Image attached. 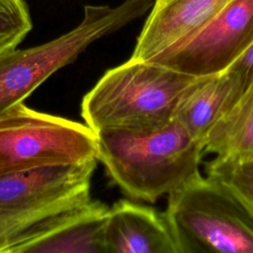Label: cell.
I'll use <instances>...</instances> for the list:
<instances>
[{
	"mask_svg": "<svg viewBox=\"0 0 253 253\" xmlns=\"http://www.w3.org/2000/svg\"><path fill=\"white\" fill-rule=\"evenodd\" d=\"M97 158L125 195L148 203L201 174L202 143L176 121L151 128H104L95 132Z\"/></svg>",
	"mask_w": 253,
	"mask_h": 253,
	"instance_id": "obj_1",
	"label": "cell"
},
{
	"mask_svg": "<svg viewBox=\"0 0 253 253\" xmlns=\"http://www.w3.org/2000/svg\"><path fill=\"white\" fill-rule=\"evenodd\" d=\"M191 76L152 61L111 68L83 97L81 116L94 132L104 128H151L172 121Z\"/></svg>",
	"mask_w": 253,
	"mask_h": 253,
	"instance_id": "obj_2",
	"label": "cell"
},
{
	"mask_svg": "<svg viewBox=\"0 0 253 253\" xmlns=\"http://www.w3.org/2000/svg\"><path fill=\"white\" fill-rule=\"evenodd\" d=\"M163 214L178 253H253V211L208 175L169 194Z\"/></svg>",
	"mask_w": 253,
	"mask_h": 253,
	"instance_id": "obj_3",
	"label": "cell"
},
{
	"mask_svg": "<svg viewBox=\"0 0 253 253\" xmlns=\"http://www.w3.org/2000/svg\"><path fill=\"white\" fill-rule=\"evenodd\" d=\"M154 2L125 0L115 7L86 4L82 21L71 31L34 47L0 53V114L24 102L51 74L73 62L93 42L143 16Z\"/></svg>",
	"mask_w": 253,
	"mask_h": 253,
	"instance_id": "obj_4",
	"label": "cell"
},
{
	"mask_svg": "<svg viewBox=\"0 0 253 253\" xmlns=\"http://www.w3.org/2000/svg\"><path fill=\"white\" fill-rule=\"evenodd\" d=\"M95 158L96 133L87 125L38 112L24 102L0 114V176Z\"/></svg>",
	"mask_w": 253,
	"mask_h": 253,
	"instance_id": "obj_5",
	"label": "cell"
},
{
	"mask_svg": "<svg viewBox=\"0 0 253 253\" xmlns=\"http://www.w3.org/2000/svg\"><path fill=\"white\" fill-rule=\"evenodd\" d=\"M97 161L0 176V248L45 218L89 201Z\"/></svg>",
	"mask_w": 253,
	"mask_h": 253,
	"instance_id": "obj_6",
	"label": "cell"
},
{
	"mask_svg": "<svg viewBox=\"0 0 253 253\" xmlns=\"http://www.w3.org/2000/svg\"><path fill=\"white\" fill-rule=\"evenodd\" d=\"M253 42V0H230L205 26L146 61L201 77L221 72Z\"/></svg>",
	"mask_w": 253,
	"mask_h": 253,
	"instance_id": "obj_7",
	"label": "cell"
},
{
	"mask_svg": "<svg viewBox=\"0 0 253 253\" xmlns=\"http://www.w3.org/2000/svg\"><path fill=\"white\" fill-rule=\"evenodd\" d=\"M109 207L97 200L37 223L0 248V253H106L104 230Z\"/></svg>",
	"mask_w": 253,
	"mask_h": 253,
	"instance_id": "obj_8",
	"label": "cell"
},
{
	"mask_svg": "<svg viewBox=\"0 0 253 253\" xmlns=\"http://www.w3.org/2000/svg\"><path fill=\"white\" fill-rule=\"evenodd\" d=\"M230 0H155L130 56L146 61L205 26Z\"/></svg>",
	"mask_w": 253,
	"mask_h": 253,
	"instance_id": "obj_9",
	"label": "cell"
},
{
	"mask_svg": "<svg viewBox=\"0 0 253 253\" xmlns=\"http://www.w3.org/2000/svg\"><path fill=\"white\" fill-rule=\"evenodd\" d=\"M104 244L106 253H178L164 214L128 200L109 208Z\"/></svg>",
	"mask_w": 253,
	"mask_h": 253,
	"instance_id": "obj_10",
	"label": "cell"
},
{
	"mask_svg": "<svg viewBox=\"0 0 253 253\" xmlns=\"http://www.w3.org/2000/svg\"><path fill=\"white\" fill-rule=\"evenodd\" d=\"M244 84L229 69L196 77L181 94L172 120L202 143L215 123L240 97Z\"/></svg>",
	"mask_w": 253,
	"mask_h": 253,
	"instance_id": "obj_11",
	"label": "cell"
},
{
	"mask_svg": "<svg viewBox=\"0 0 253 253\" xmlns=\"http://www.w3.org/2000/svg\"><path fill=\"white\" fill-rule=\"evenodd\" d=\"M237 157L253 153V81L215 123L204 141V154Z\"/></svg>",
	"mask_w": 253,
	"mask_h": 253,
	"instance_id": "obj_12",
	"label": "cell"
},
{
	"mask_svg": "<svg viewBox=\"0 0 253 253\" xmlns=\"http://www.w3.org/2000/svg\"><path fill=\"white\" fill-rule=\"evenodd\" d=\"M206 174L229 188L253 211V153L219 157L205 163Z\"/></svg>",
	"mask_w": 253,
	"mask_h": 253,
	"instance_id": "obj_13",
	"label": "cell"
},
{
	"mask_svg": "<svg viewBox=\"0 0 253 253\" xmlns=\"http://www.w3.org/2000/svg\"><path fill=\"white\" fill-rule=\"evenodd\" d=\"M32 29L24 0H0V53L16 48Z\"/></svg>",
	"mask_w": 253,
	"mask_h": 253,
	"instance_id": "obj_14",
	"label": "cell"
},
{
	"mask_svg": "<svg viewBox=\"0 0 253 253\" xmlns=\"http://www.w3.org/2000/svg\"><path fill=\"white\" fill-rule=\"evenodd\" d=\"M236 73L246 88L253 81V42L227 68Z\"/></svg>",
	"mask_w": 253,
	"mask_h": 253,
	"instance_id": "obj_15",
	"label": "cell"
}]
</instances>
